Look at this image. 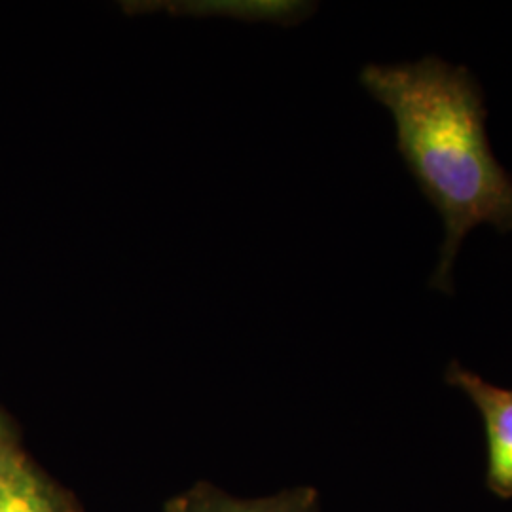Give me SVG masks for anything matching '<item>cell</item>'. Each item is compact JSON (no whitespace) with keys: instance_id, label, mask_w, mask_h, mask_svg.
<instances>
[{"instance_id":"cell-5","label":"cell","mask_w":512,"mask_h":512,"mask_svg":"<svg viewBox=\"0 0 512 512\" xmlns=\"http://www.w3.org/2000/svg\"><path fill=\"white\" fill-rule=\"evenodd\" d=\"M4 450H8V444H6V431H4V427H2V423H0V454H2Z\"/></svg>"},{"instance_id":"cell-1","label":"cell","mask_w":512,"mask_h":512,"mask_svg":"<svg viewBox=\"0 0 512 512\" xmlns=\"http://www.w3.org/2000/svg\"><path fill=\"white\" fill-rule=\"evenodd\" d=\"M361 82L391 112L404 165L444 220L431 285L450 294L465 236L480 224L512 230V179L490 147L482 90L465 67L439 57L370 65Z\"/></svg>"},{"instance_id":"cell-3","label":"cell","mask_w":512,"mask_h":512,"mask_svg":"<svg viewBox=\"0 0 512 512\" xmlns=\"http://www.w3.org/2000/svg\"><path fill=\"white\" fill-rule=\"evenodd\" d=\"M0 512H76L54 488L16 454H0Z\"/></svg>"},{"instance_id":"cell-2","label":"cell","mask_w":512,"mask_h":512,"mask_svg":"<svg viewBox=\"0 0 512 512\" xmlns=\"http://www.w3.org/2000/svg\"><path fill=\"white\" fill-rule=\"evenodd\" d=\"M444 378L471 399L484 421L488 490L499 499H512V389L486 382L458 361L448 365Z\"/></svg>"},{"instance_id":"cell-4","label":"cell","mask_w":512,"mask_h":512,"mask_svg":"<svg viewBox=\"0 0 512 512\" xmlns=\"http://www.w3.org/2000/svg\"><path fill=\"white\" fill-rule=\"evenodd\" d=\"M165 512H319V495L313 488H296L262 499H234L200 486L175 497Z\"/></svg>"}]
</instances>
